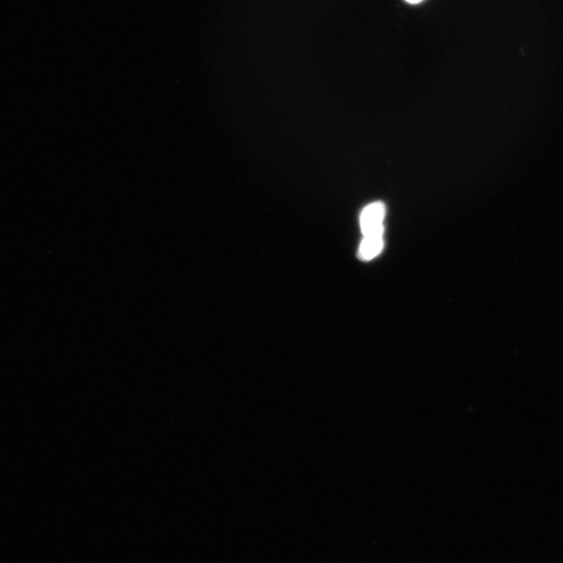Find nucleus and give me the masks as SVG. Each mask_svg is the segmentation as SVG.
Returning a JSON list of instances; mask_svg holds the SVG:
<instances>
[{"mask_svg":"<svg viewBox=\"0 0 563 563\" xmlns=\"http://www.w3.org/2000/svg\"><path fill=\"white\" fill-rule=\"evenodd\" d=\"M385 217V206L382 203H375L366 207L361 214L360 225L363 234H367L374 229L382 228Z\"/></svg>","mask_w":563,"mask_h":563,"instance_id":"nucleus-2","label":"nucleus"},{"mask_svg":"<svg viewBox=\"0 0 563 563\" xmlns=\"http://www.w3.org/2000/svg\"><path fill=\"white\" fill-rule=\"evenodd\" d=\"M407 3H409L411 5H417L422 2V0H406Z\"/></svg>","mask_w":563,"mask_h":563,"instance_id":"nucleus-3","label":"nucleus"},{"mask_svg":"<svg viewBox=\"0 0 563 563\" xmlns=\"http://www.w3.org/2000/svg\"><path fill=\"white\" fill-rule=\"evenodd\" d=\"M383 231L382 227L365 234V239H363L359 249V257L362 260H372L373 258L379 255L383 248Z\"/></svg>","mask_w":563,"mask_h":563,"instance_id":"nucleus-1","label":"nucleus"}]
</instances>
